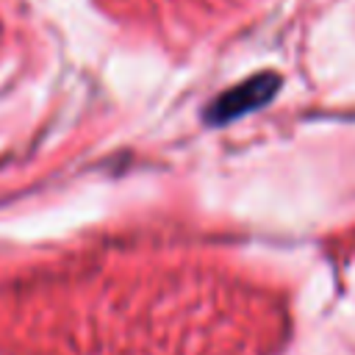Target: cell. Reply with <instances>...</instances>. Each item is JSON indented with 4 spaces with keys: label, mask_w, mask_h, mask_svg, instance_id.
Segmentation results:
<instances>
[{
    "label": "cell",
    "mask_w": 355,
    "mask_h": 355,
    "mask_svg": "<svg viewBox=\"0 0 355 355\" xmlns=\"http://www.w3.org/2000/svg\"><path fill=\"white\" fill-rule=\"evenodd\" d=\"M269 89H272V80H266L263 75L258 80H250V83L233 89L230 94L219 97L214 119H230V116H236L241 111H250L252 105H258V103H263L269 97Z\"/></svg>",
    "instance_id": "obj_1"
}]
</instances>
